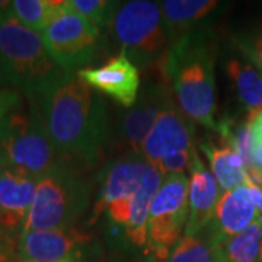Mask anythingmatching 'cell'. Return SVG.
Segmentation results:
<instances>
[{
  "label": "cell",
  "instance_id": "cell-1",
  "mask_svg": "<svg viewBox=\"0 0 262 262\" xmlns=\"http://www.w3.org/2000/svg\"><path fill=\"white\" fill-rule=\"evenodd\" d=\"M48 137L64 160L95 163L108 137L102 98L73 72H67L38 98Z\"/></svg>",
  "mask_w": 262,
  "mask_h": 262
},
{
  "label": "cell",
  "instance_id": "cell-2",
  "mask_svg": "<svg viewBox=\"0 0 262 262\" xmlns=\"http://www.w3.org/2000/svg\"><path fill=\"white\" fill-rule=\"evenodd\" d=\"M162 181L163 175L139 155L115 160L105 170L91 223L106 211L115 225L124 227L131 244L146 246L150 204Z\"/></svg>",
  "mask_w": 262,
  "mask_h": 262
},
{
  "label": "cell",
  "instance_id": "cell-3",
  "mask_svg": "<svg viewBox=\"0 0 262 262\" xmlns=\"http://www.w3.org/2000/svg\"><path fill=\"white\" fill-rule=\"evenodd\" d=\"M165 73L182 113L191 121L217 130L214 50L210 39L201 32L175 39L166 53Z\"/></svg>",
  "mask_w": 262,
  "mask_h": 262
},
{
  "label": "cell",
  "instance_id": "cell-4",
  "mask_svg": "<svg viewBox=\"0 0 262 262\" xmlns=\"http://www.w3.org/2000/svg\"><path fill=\"white\" fill-rule=\"evenodd\" d=\"M0 69L5 80L27 98H38L67 73L48 54L41 34L0 13Z\"/></svg>",
  "mask_w": 262,
  "mask_h": 262
},
{
  "label": "cell",
  "instance_id": "cell-5",
  "mask_svg": "<svg viewBox=\"0 0 262 262\" xmlns=\"http://www.w3.org/2000/svg\"><path fill=\"white\" fill-rule=\"evenodd\" d=\"M27 99L0 121V156L5 166L38 179L67 160L50 140L37 101Z\"/></svg>",
  "mask_w": 262,
  "mask_h": 262
},
{
  "label": "cell",
  "instance_id": "cell-6",
  "mask_svg": "<svg viewBox=\"0 0 262 262\" xmlns=\"http://www.w3.org/2000/svg\"><path fill=\"white\" fill-rule=\"evenodd\" d=\"M88 204V184L66 162L38 178L34 201L22 232L73 227Z\"/></svg>",
  "mask_w": 262,
  "mask_h": 262
},
{
  "label": "cell",
  "instance_id": "cell-7",
  "mask_svg": "<svg viewBox=\"0 0 262 262\" xmlns=\"http://www.w3.org/2000/svg\"><path fill=\"white\" fill-rule=\"evenodd\" d=\"M110 28L134 64L147 66L168 53L169 39L160 5L149 0L120 3Z\"/></svg>",
  "mask_w": 262,
  "mask_h": 262
},
{
  "label": "cell",
  "instance_id": "cell-8",
  "mask_svg": "<svg viewBox=\"0 0 262 262\" xmlns=\"http://www.w3.org/2000/svg\"><path fill=\"white\" fill-rule=\"evenodd\" d=\"M188 185L185 175L163 177L150 204L147 220V248L159 261H168L169 253L185 232L188 220Z\"/></svg>",
  "mask_w": 262,
  "mask_h": 262
},
{
  "label": "cell",
  "instance_id": "cell-9",
  "mask_svg": "<svg viewBox=\"0 0 262 262\" xmlns=\"http://www.w3.org/2000/svg\"><path fill=\"white\" fill-rule=\"evenodd\" d=\"M48 54L66 72L86 64L96 51L99 28L64 5L41 32Z\"/></svg>",
  "mask_w": 262,
  "mask_h": 262
},
{
  "label": "cell",
  "instance_id": "cell-10",
  "mask_svg": "<svg viewBox=\"0 0 262 262\" xmlns=\"http://www.w3.org/2000/svg\"><path fill=\"white\" fill-rule=\"evenodd\" d=\"M194 149V121L169 98L143 141L139 156L156 165L160 160Z\"/></svg>",
  "mask_w": 262,
  "mask_h": 262
},
{
  "label": "cell",
  "instance_id": "cell-11",
  "mask_svg": "<svg viewBox=\"0 0 262 262\" xmlns=\"http://www.w3.org/2000/svg\"><path fill=\"white\" fill-rule=\"evenodd\" d=\"M94 91L108 95L122 106L131 108L139 96L140 73L137 66L124 53L111 57L99 67H84L76 72Z\"/></svg>",
  "mask_w": 262,
  "mask_h": 262
},
{
  "label": "cell",
  "instance_id": "cell-12",
  "mask_svg": "<svg viewBox=\"0 0 262 262\" xmlns=\"http://www.w3.org/2000/svg\"><path fill=\"white\" fill-rule=\"evenodd\" d=\"M89 234L75 227L29 230L19 236L18 252L24 262H73Z\"/></svg>",
  "mask_w": 262,
  "mask_h": 262
},
{
  "label": "cell",
  "instance_id": "cell-13",
  "mask_svg": "<svg viewBox=\"0 0 262 262\" xmlns=\"http://www.w3.org/2000/svg\"><path fill=\"white\" fill-rule=\"evenodd\" d=\"M189 175L188 220L184 233L185 236H198L210 225L222 194L214 175L206 168L196 151L192 156Z\"/></svg>",
  "mask_w": 262,
  "mask_h": 262
},
{
  "label": "cell",
  "instance_id": "cell-14",
  "mask_svg": "<svg viewBox=\"0 0 262 262\" xmlns=\"http://www.w3.org/2000/svg\"><path fill=\"white\" fill-rule=\"evenodd\" d=\"M259 217L256 207L253 206L248 187L226 191L220 195L214 210V215L207 226L208 242L211 246L245 230Z\"/></svg>",
  "mask_w": 262,
  "mask_h": 262
},
{
  "label": "cell",
  "instance_id": "cell-15",
  "mask_svg": "<svg viewBox=\"0 0 262 262\" xmlns=\"http://www.w3.org/2000/svg\"><path fill=\"white\" fill-rule=\"evenodd\" d=\"M37 178L9 166L0 169V226L22 232L34 201Z\"/></svg>",
  "mask_w": 262,
  "mask_h": 262
},
{
  "label": "cell",
  "instance_id": "cell-16",
  "mask_svg": "<svg viewBox=\"0 0 262 262\" xmlns=\"http://www.w3.org/2000/svg\"><path fill=\"white\" fill-rule=\"evenodd\" d=\"M168 99L169 96L165 94L163 88H151L143 94L140 99L137 98L130 111L124 115L121 134L136 155H140L141 144L146 140Z\"/></svg>",
  "mask_w": 262,
  "mask_h": 262
},
{
  "label": "cell",
  "instance_id": "cell-17",
  "mask_svg": "<svg viewBox=\"0 0 262 262\" xmlns=\"http://www.w3.org/2000/svg\"><path fill=\"white\" fill-rule=\"evenodd\" d=\"M159 5L170 42L188 34L198 20L219 8L215 0H165Z\"/></svg>",
  "mask_w": 262,
  "mask_h": 262
},
{
  "label": "cell",
  "instance_id": "cell-18",
  "mask_svg": "<svg viewBox=\"0 0 262 262\" xmlns=\"http://www.w3.org/2000/svg\"><path fill=\"white\" fill-rule=\"evenodd\" d=\"M211 166V173L214 175L219 187L226 191L245 187L252 179L249 169L242 156L232 147H219L211 143L201 146Z\"/></svg>",
  "mask_w": 262,
  "mask_h": 262
},
{
  "label": "cell",
  "instance_id": "cell-19",
  "mask_svg": "<svg viewBox=\"0 0 262 262\" xmlns=\"http://www.w3.org/2000/svg\"><path fill=\"white\" fill-rule=\"evenodd\" d=\"M262 246V215L252 225L215 245V262H258Z\"/></svg>",
  "mask_w": 262,
  "mask_h": 262
},
{
  "label": "cell",
  "instance_id": "cell-20",
  "mask_svg": "<svg viewBox=\"0 0 262 262\" xmlns=\"http://www.w3.org/2000/svg\"><path fill=\"white\" fill-rule=\"evenodd\" d=\"M227 75L232 79L239 101L253 115L262 110V73L251 63L232 58L227 63Z\"/></svg>",
  "mask_w": 262,
  "mask_h": 262
},
{
  "label": "cell",
  "instance_id": "cell-21",
  "mask_svg": "<svg viewBox=\"0 0 262 262\" xmlns=\"http://www.w3.org/2000/svg\"><path fill=\"white\" fill-rule=\"evenodd\" d=\"M63 8V0H13L9 15L24 27L41 34Z\"/></svg>",
  "mask_w": 262,
  "mask_h": 262
},
{
  "label": "cell",
  "instance_id": "cell-22",
  "mask_svg": "<svg viewBox=\"0 0 262 262\" xmlns=\"http://www.w3.org/2000/svg\"><path fill=\"white\" fill-rule=\"evenodd\" d=\"M64 5L99 29L111 25L114 15L120 6L118 2L111 0H64Z\"/></svg>",
  "mask_w": 262,
  "mask_h": 262
},
{
  "label": "cell",
  "instance_id": "cell-23",
  "mask_svg": "<svg viewBox=\"0 0 262 262\" xmlns=\"http://www.w3.org/2000/svg\"><path fill=\"white\" fill-rule=\"evenodd\" d=\"M166 262H215L214 248L198 236H184L169 253Z\"/></svg>",
  "mask_w": 262,
  "mask_h": 262
},
{
  "label": "cell",
  "instance_id": "cell-24",
  "mask_svg": "<svg viewBox=\"0 0 262 262\" xmlns=\"http://www.w3.org/2000/svg\"><path fill=\"white\" fill-rule=\"evenodd\" d=\"M236 42L249 63L262 73V24L253 32L242 35Z\"/></svg>",
  "mask_w": 262,
  "mask_h": 262
},
{
  "label": "cell",
  "instance_id": "cell-25",
  "mask_svg": "<svg viewBox=\"0 0 262 262\" xmlns=\"http://www.w3.org/2000/svg\"><path fill=\"white\" fill-rule=\"evenodd\" d=\"M195 153V149L191 151H182L175 156H170L168 159L160 160L156 165H153L155 168L159 170L163 177H169V175H185V169H189L191 162H192V156Z\"/></svg>",
  "mask_w": 262,
  "mask_h": 262
},
{
  "label": "cell",
  "instance_id": "cell-26",
  "mask_svg": "<svg viewBox=\"0 0 262 262\" xmlns=\"http://www.w3.org/2000/svg\"><path fill=\"white\" fill-rule=\"evenodd\" d=\"M22 94L13 86H0V121L22 102Z\"/></svg>",
  "mask_w": 262,
  "mask_h": 262
},
{
  "label": "cell",
  "instance_id": "cell-27",
  "mask_svg": "<svg viewBox=\"0 0 262 262\" xmlns=\"http://www.w3.org/2000/svg\"><path fill=\"white\" fill-rule=\"evenodd\" d=\"M251 172L252 175H262V140L252 141L251 146Z\"/></svg>",
  "mask_w": 262,
  "mask_h": 262
},
{
  "label": "cell",
  "instance_id": "cell-28",
  "mask_svg": "<svg viewBox=\"0 0 262 262\" xmlns=\"http://www.w3.org/2000/svg\"><path fill=\"white\" fill-rule=\"evenodd\" d=\"M248 191H249V195H251V200H252L253 206L256 207L258 213L262 214V188L259 185L255 184L253 178L248 182Z\"/></svg>",
  "mask_w": 262,
  "mask_h": 262
},
{
  "label": "cell",
  "instance_id": "cell-29",
  "mask_svg": "<svg viewBox=\"0 0 262 262\" xmlns=\"http://www.w3.org/2000/svg\"><path fill=\"white\" fill-rule=\"evenodd\" d=\"M249 128H251L252 141L262 140V110L252 115L251 122H249Z\"/></svg>",
  "mask_w": 262,
  "mask_h": 262
},
{
  "label": "cell",
  "instance_id": "cell-30",
  "mask_svg": "<svg viewBox=\"0 0 262 262\" xmlns=\"http://www.w3.org/2000/svg\"><path fill=\"white\" fill-rule=\"evenodd\" d=\"M6 84H9L6 80H5V76L2 73V69H0V86H6Z\"/></svg>",
  "mask_w": 262,
  "mask_h": 262
},
{
  "label": "cell",
  "instance_id": "cell-31",
  "mask_svg": "<svg viewBox=\"0 0 262 262\" xmlns=\"http://www.w3.org/2000/svg\"><path fill=\"white\" fill-rule=\"evenodd\" d=\"M251 177H252V175H251ZM252 178H256L258 179V182H259V184H262V175H255V177H252Z\"/></svg>",
  "mask_w": 262,
  "mask_h": 262
},
{
  "label": "cell",
  "instance_id": "cell-32",
  "mask_svg": "<svg viewBox=\"0 0 262 262\" xmlns=\"http://www.w3.org/2000/svg\"><path fill=\"white\" fill-rule=\"evenodd\" d=\"M5 168V163H3V159H2V156H0V169Z\"/></svg>",
  "mask_w": 262,
  "mask_h": 262
},
{
  "label": "cell",
  "instance_id": "cell-33",
  "mask_svg": "<svg viewBox=\"0 0 262 262\" xmlns=\"http://www.w3.org/2000/svg\"><path fill=\"white\" fill-rule=\"evenodd\" d=\"M258 262H262V246H261V252H259V258H258Z\"/></svg>",
  "mask_w": 262,
  "mask_h": 262
}]
</instances>
